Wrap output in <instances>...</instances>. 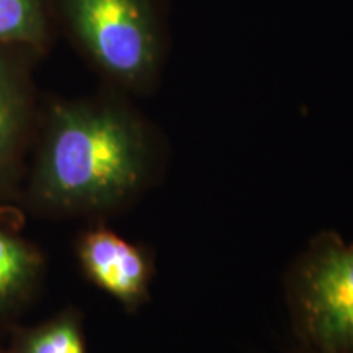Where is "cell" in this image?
Returning <instances> with one entry per match:
<instances>
[{
  "instance_id": "obj_7",
  "label": "cell",
  "mask_w": 353,
  "mask_h": 353,
  "mask_svg": "<svg viewBox=\"0 0 353 353\" xmlns=\"http://www.w3.org/2000/svg\"><path fill=\"white\" fill-rule=\"evenodd\" d=\"M44 37V0H0V48L39 44Z\"/></svg>"
},
{
  "instance_id": "obj_2",
  "label": "cell",
  "mask_w": 353,
  "mask_h": 353,
  "mask_svg": "<svg viewBox=\"0 0 353 353\" xmlns=\"http://www.w3.org/2000/svg\"><path fill=\"white\" fill-rule=\"evenodd\" d=\"M291 324L304 353H353V242L334 231L309 241L285 278Z\"/></svg>"
},
{
  "instance_id": "obj_3",
  "label": "cell",
  "mask_w": 353,
  "mask_h": 353,
  "mask_svg": "<svg viewBox=\"0 0 353 353\" xmlns=\"http://www.w3.org/2000/svg\"><path fill=\"white\" fill-rule=\"evenodd\" d=\"M74 33L114 81L145 85L156 74L159 44L145 0H64Z\"/></svg>"
},
{
  "instance_id": "obj_9",
  "label": "cell",
  "mask_w": 353,
  "mask_h": 353,
  "mask_svg": "<svg viewBox=\"0 0 353 353\" xmlns=\"http://www.w3.org/2000/svg\"><path fill=\"white\" fill-rule=\"evenodd\" d=\"M296 353H304V352H301V350H298V352H296Z\"/></svg>"
},
{
  "instance_id": "obj_6",
  "label": "cell",
  "mask_w": 353,
  "mask_h": 353,
  "mask_svg": "<svg viewBox=\"0 0 353 353\" xmlns=\"http://www.w3.org/2000/svg\"><path fill=\"white\" fill-rule=\"evenodd\" d=\"M26 117L23 82L0 48V169L10 161Z\"/></svg>"
},
{
  "instance_id": "obj_5",
  "label": "cell",
  "mask_w": 353,
  "mask_h": 353,
  "mask_svg": "<svg viewBox=\"0 0 353 353\" xmlns=\"http://www.w3.org/2000/svg\"><path fill=\"white\" fill-rule=\"evenodd\" d=\"M41 259L21 239L0 231V312L10 307L32 288Z\"/></svg>"
},
{
  "instance_id": "obj_4",
  "label": "cell",
  "mask_w": 353,
  "mask_h": 353,
  "mask_svg": "<svg viewBox=\"0 0 353 353\" xmlns=\"http://www.w3.org/2000/svg\"><path fill=\"white\" fill-rule=\"evenodd\" d=\"M77 255L85 275L123 306L136 309L148 301L154 265L143 247L107 228H94L79 239Z\"/></svg>"
},
{
  "instance_id": "obj_1",
  "label": "cell",
  "mask_w": 353,
  "mask_h": 353,
  "mask_svg": "<svg viewBox=\"0 0 353 353\" xmlns=\"http://www.w3.org/2000/svg\"><path fill=\"white\" fill-rule=\"evenodd\" d=\"M156 151L143 123L112 103L59 105L39 159L37 192L51 210L103 213L152 182Z\"/></svg>"
},
{
  "instance_id": "obj_8",
  "label": "cell",
  "mask_w": 353,
  "mask_h": 353,
  "mask_svg": "<svg viewBox=\"0 0 353 353\" xmlns=\"http://www.w3.org/2000/svg\"><path fill=\"white\" fill-rule=\"evenodd\" d=\"M25 353H85L79 319L68 312L43 325L30 337Z\"/></svg>"
}]
</instances>
